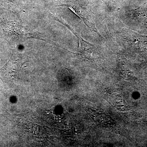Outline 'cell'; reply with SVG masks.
<instances>
[]
</instances>
